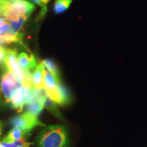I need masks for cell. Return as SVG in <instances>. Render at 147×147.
<instances>
[{"label": "cell", "mask_w": 147, "mask_h": 147, "mask_svg": "<svg viewBox=\"0 0 147 147\" xmlns=\"http://www.w3.org/2000/svg\"><path fill=\"white\" fill-rule=\"evenodd\" d=\"M0 47H1V46H0Z\"/></svg>", "instance_id": "44dd1931"}, {"label": "cell", "mask_w": 147, "mask_h": 147, "mask_svg": "<svg viewBox=\"0 0 147 147\" xmlns=\"http://www.w3.org/2000/svg\"><path fill=\"white\" fill-rule=\"evenodd\" d=\"M8 2L4 1V0H0V15L3 14V9H4L5 6L7 5Z\"/></svg>", "instance_id": "ac0fdd59"}, {"label": "cell", "mask_w": 147, "mask_h": 147, "mask_svg": "<svg viewBox=\"0 0 147 147\" xmlns=\"http://www.w3.org/2000/svg\"><path fill=\"white\" fill-rule=\"evenodd\" d=\"M35 10L34 3L27 0L8 2L3 9L2 15L8 21H14L25 16H30Z\"/></svg>", "instance_id": "7a4b0ae2"}, {"label": "cell", "mask_w": 147, "mask_h": 147, "mask_svg": "<svg viewBox=\"0 0 147 147\" xmlns=\"http://www.w3.org/2000/svg\"><path fill=\"white\" fill-rule=\"evenodd\" d=\"M72 0H56L54 5V11L56 14L65 12L69 8Z\"/></svg>", "instance_id": "7c38bea8"}, {"label": "cell", "mask_w": 147, "mask_h": 147, "mask_svg": "<svg viewBox=\"0 0 147 147\" xmlns=\"http://www.w3.org/2000/svg\"><path fill=\"white\" fill-rule=\"evenodd\" d=\"M23 83L10 71L3 74L0 87V99L3 104H8L18 89L23 87Z\"/></svg>", "instance_id": "3957f363"}, {"label": "cell", "mask_w": 147, "mask_h": 147, "mask_svg": "<svg viewBox=\"0 0 147 147\" xmlns=\"http://www.w3.org/2000/svg\"><path fill=\"white\" fill-rule=\"evenodd\" d=\"M3 63H5L9 71L13 73L17 78L24 79V74L18 64L17 51L15 49H6Z\"/></svg>", "instance_id": "5b68a950"}, {"label": "cell", "mask_w": 147, "mask_h": 147, "mask_svg": "<svg viewBox=\"0 0 147 147\" xmlns=\"http://www.w3.org/2000/svg\"><path fill=\"white\" fill-rule=\"evenodd\" d=\"M10 125L12 127H16L29 134L36 126H45L38 117L25 113L14 116L10 119Z\"/></svg>", "instance_id": "277c9868"}, {"label": "cell", "mask_w": 147, "mask_h": 147, "mask_svg": "<svg viewBox=\"0 0 147 147\" xmlns=\"http://www.w3.org/2000/svg\"><path fill=\"white\" fill-rule=\"evenodd\" d=\"M5 53H6V49L1 46L0 47V65L4 62Z\"/></svg>", "instance_id": "e0dca14e"}, {"label": "cell", "mask_w": 147, "mask_h": 147, "mask_svg": "<svg viewBox=\"0 0 147 147\" xmlns=\"http://www.w3.org/2000/svg\"><path fill=\"white\" fill-rule=\"evenodd\" d=\"M32 2L42 7V8H47V5L50 0H32Z\"/></svg>", "instance_id": "2e32d148"}, {"label": "cell", "mask_w": 147, "mask_h": 147, "mask_svg": "<svg viewBox=\"0 0 147 147\" xmlns=\"http://www.w3.org/2000/svg\"><path fill=\"white\" fill-rule=\"evenodd\" d=\"M38 147H69L67 129L63 125L46 126L37 138Z\"/></svg>", "instance_id": "6da1fadb"}, {"label": "cell", "mask_w": 147, "mask_h": 147, "mask_svg": "<svg viewBox=\"0 0 147 147\" xmlns=\"http://www.w3.org/2000/svg\"><path fill=\"white\" fill-rule=\"evenodd\" d=\"M4 1H7V2H12V1H18V0H4Z\"/></svg>", "instance_id": "ffe728a7"}, {"label": "cell", "mask_w": 147, "mask_h": 147, "mask_svg": "<svg viewBox=\"0 0 147 147\" xmlns=\"http://www.w3.org/2000/svg\"><path fill=\"white\" fill-rule=\"evenodd\" d=\"M42 104H43L45 108H47L48 110H49L51 112H52L55 116H57V117H59V118H60L61 117L60 113L57 110V108L56 107V105H55V102H53V100L51 98L49 95L45 97V100H43V102H42Z\"/></svg>", "instance_id": "4fadbf2b"}, {"label": "cell", "mask_w": 147, "mask_h": 147, "mask_svg": "<svg viewBox=\"0 0 147 147\" xmlns=\"http://www.w3.org/2000/svg\"><path fill=\"white\" fill-rule=\"evenodd\" d=\"M28 134L24 132L23 130L16 127H13L8 132V135L2 140V141L4 142H13L19 140L25 139V137Z\"/></svg>", "instance_id": "ba28073f"}, {"label": "cell", "mask_w": 147, "mask_h": 147, "mask_svg": "<svg viewBox=\"0 0 147 147\" xmlns=\"http://www.w3.org/2000/svg\"><path fill=\"white\" fill-rule=\"evenodd\" d=\"M42 63L45 66V67H47V70L49 71L53 76H54L55 78L59 79L60 80L58 67L54 61H53L51 59H45L42 61Z\"/></svg>", "instance_id": "8fae6325"}, {"label": "cell", "mask_w": 147, "mask_h": 147, "mask_svg": "<svg viewBox=\"0 0 147 147\" xmlns=\"http://www.w3.org/2000/svg\"><path fill=\"white\" fill-rule=\"evenodd\" d=\"M3 147H30L33 144L31 142H27L25 141V139L19 140L14 141L13 142H4L3 141L0 142Z\"/></svg>", "instance_id": "5bb4252c"}, {"label": "cell", "mask_w": 147, "mask_h": 147, "mask_svg": "<svg viewBox=\"0 0 147 147\" xmlns=\"http://www.w3.org/2000/svg\"><path fill=\"white\" fill-rule=\"evenodd\" d=\"M44 108H45V106L43 104L40 103L39 101L36 100L34 102L27 104L25 113L34 116V117H38V116L40 115L42 110L44 109Z\"/></svg>", "instance_id": "9c48e42d"}, {"label": "cell", "mask_w": 147, "mask_h": 147, "mask_svg": "<svg viewBox=\"0 0 147 147\" xmlns=\"http://www.w3.org/2000/svg\"><path fill=\"white\" fill-rule=\"evenodd\" d=\"M29 17V16H22V17L17 18V19L12 21L10 24V29H9L8 33H10V34H18L19 30L21 29V27L23 26V25L25 24V22H26L27 20L28 19Z\"/></svg>", "instance_id": "30bf717a"}, {"label": "cell", "mask_w": 147, "mask_h": 147, "mask_svg": "<svg viewBox=\"0 0 147 147\" xmlns=\"http://www.w3.org/2000/svg\"><path fill=\"white\" fill-rule=\"evenodd\" d=\"M45 65L42 63L36 66V68L33 72L32 79L34 87L38 88H44V69Z\"/></svg>", "instance_id": "52a82bcc"}, {"label": "cell", "mask_w": 147, "mask_h": 147, "mask_svg": "<svg viewBox=\"0 0 147 147\" xmlns=\"http://www.w3.org/2000/svg\"><path fill=\"white\" fill-rule=\"evenodd\" d=\"M18 64L23 71H29L36 67V60L32 54H27L26 53H21L18 58Z\"/></svg>", "instance_id": "8992f818"}, {"label": "cell", "mask_w": 147, "mask_h": 147, "mask_svg": "<svg viewBox=\"0 0 147 147\" xmlns=\"http://www.w3.org/2000/svg\"><path fill=\"white\" fill-rule=\"evenodd\" d=\"M2 128H3V123L1 121H0V135L2 133Z\"/></svg>", "instance_id": "d6986e66"}, {"label": "cell", "mask_w": 147, "mask_h": 147, "mask_svg": "<svg viewBox=\"0 0 147 147\" xmlns=\"http://www.w3.org/2000/svg\"><path fill=\"white\" fill-rule=\"evenodd\" d=\"M10 29V23H3L2 25L0 26V36H3L8 32Z\"/></svg>", "instance_id": "9a60e30c"}]
</instances>
